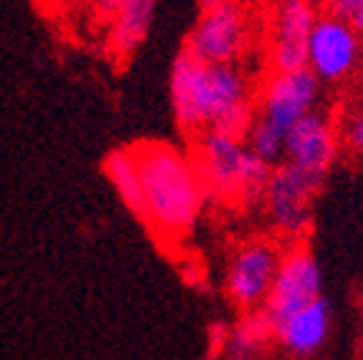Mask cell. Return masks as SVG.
I'll return each instance as SVG.
<instances>
[{"label":"cell","mask_w":363,"mask_h":360,"mask_svg":"<svg viewBox=\"0 0 363 360\" xmlns=\"http://www.w3.org/2000/svg\"><path fill=\"white\" fill-rule=\"evenodd\" d=\"M169 101L179 129L242 136L255 118V91L242 63H204L182 48L169 71Z\"/></svg>","instance_id":"1"},{"label":"cell","mask_w":363,"mask_h":360,"mask_svg":"<svg viewBox=\"0 0 363 360\" xmlns=\"http://www.w3.org/2000/svg\"><path fill=\"white\" fill-rule=\"evenodd\" d=\"M131 152L142 176V222L159 242H182L194 230L207 202L194 157L164 141H139Z\"/></svg>","instance_id":"2"},{"label":"cell","mask_w":363,"mask_h":360,"mask_svg":"<svg viewBox=\"0 0 363 360\" xmlns=\"http://www.w3.org/2000/svg\"><path fill=\"white\" fill-rule=\"evenodd\" d=\"M252 45V21L242 3L204 8L187 35V48L204 63H240Z\"/></svg>","instance_id":"3"},{"label":"cell","mask_w":363,"mask_h":360,"mask_svg":"<svg viewBox=\"0 0 363 360\" xmlns=\"http://www.w3.org/2000/svg\"><path fill=\"white\" fill-rule=\"evenodd\" d=\"M361 33L351 23L333 13H318L308 38L306 68L320 81V86L343 84L361 66Z\"/></svg>","instance_id":"4"},{"label":"cell","mask_w":363,"mask_h":360,"mask_svg":"<svg viewBox=\"0 0 363 360\" xmlns=\"http://www.w3.org/2000/svg\"><path fill=\"white\" fill-rule=\"evenodd\" d=\"M320 184L323 181L313 179L293 164H275L260 202L270 225L288 240H301L311 225L313 197Z\"/></svg>","instance_id":"5"},{"label":"cell","mask_w":363,"mask_h":360,"mask_svg":"<svg viewBox=\"0 0 363 360\" xmlns=\"http://www.w3.org/2000/svg\"><path fill=\"white\" fill-rule=\"evenodd\" d=\"M247 154L250 149L242 136L217 129H207L197 134L192 157L199 174H202L207 197L225 204H240Z\"/></svg>","instance_id":"6"},{"label":"cell","mask_w":363,"mask_h":360,"mask_svg":"<svg viewBox=\"0 0 363 360\" xmlns=\"http://www.w3.org/2000/svg\"><path fill=\"white\" fill-rule=\"evenodd\" d=\"M320 101V81L308 68L272 71L255 101V118L288 134L301 118L313 113Z\"/></svg>","instance_id":"7"},{"label":"cell","mask_w":363,"mask_h":360,"mask_svg":"<svg viewBox=\"0 0 363 360\" xmlns=\"http://www.w3.org/2000/svg\"><path fill=\"white\" fill-rule=\"evenodd\" d=\"M280 257L283 249L272 240H250L240 244L225 270V293L230 303L242 313L265 308Z\"/></svg>","instance_id":"8"},{"label":"cell","mask_w":363,"mask_h":360,"mask_svg":"<svg viewBox=\"0 0 363 360\" xmlns=\"http://www.w3.org/2000/svg\"><path fill=\"white\" fill-rule=\"evenodd\" d=\"M323 295V270L318 265L315 254L306 247L303 242L290 244L283 249L278 272H275V282L267 295L265 313L270 322H280L295 310L306 308L308 303L318 300Z\"/></svg>","instance_id":"9"},{"label":"cell","mask_w":363,"mask_h":360,"mask_svg":"<svg viewBox=\"0 0 363 360\" xmlns=\"http://www.w3.org/2000/svg\"><path fill=\"white\" fill-rule=\"evenodd\" d=\"M338 157V131L325 111H313L285 134L283 162L323 181Z\"/></svg>","instance_id":"10"},{"label":"cell","mask_w":363,"mask_h":360,"mask_svg":"<svg viewBox=\"0 0 363 360\" xmlns=\"http://www.w3.org/2000/svg\"><path fill=\"white\" fill-rule=\"evenodd\" d=\"M318 8L313 0H278L270 28L272 71L306 68L308 38L315 26Z\"/></svg>","instance_id":"11"},{"label":"cell","mask_w":363,"mask_h":360,"mask_svg":"<svg viewBox=\"0 0 363 360\" xmlns=\"http://www.w3.org/2000/svg\"><path fill=\"white\" fill-rule=\"evenodd\" d=\"M333 327V310L320 295L306 308L295 310L288 317L272 325L275 345L293 360H311L325 348Z\"/></svg>","instance_id":"12"},{"label":"cell","mask_w":363,"mask_h":360,"mask_svg":"<svg viewBox=\"0 0 363 360\" xmlns=\"http://www.w3.org/2000/svg\"><path fill=\"white\" fill-rule=\"evenodd\" d=\"M157 0H124L121 8L106 21V45L113 58L126 61L134 56L152 30Z\"/></svg>","instance_id":"13"},{"label":"cell","mask_w":363,"mask_h":360,"mask_svg":"<svg viewBox=\"0 0 363 360\" xmlns=\"http://www.w3.org/2000/svg\"><path fill=\"white\" fill-rule=\"evenodd\" d=\"M275 345V330L265 310H247L227 330L222 340V353L227 360H267Z\"/></svg>","instance_id":"14"},{"label":"cell","mask_w":363,"mask_h":360,"mask_svg":"<svg viewBox=\"0 0 363 360\" xmlns=\"http://www.w3.org/2000/svg\"><path fill=\"white\" fill-rule=\"evenodd\" d=\"M104 174L111 181L113 191L126 204L136 220L144 217V194H142V176H139V164L131 152V147H119L106 154L104 159Z\"/></svg>","instance_id":"15"},{"label":"cell","mask_w":363,"mask_h":360,"mask_svg":"<svg viewBox=\"0 0 363 360\" xmlns=\"http://www.w3.org/2000/svg\"><path fill=\"white\" fill-rule=\"evenodd\" d=\"M245 144L252 154H257L260 159L270 164H278L283 159L285 149V134H280L278 129L262 124L260 118H252V126L245 134Z\"/></svg>","instance_id":"16"},{"label":"cell","mask_w":363,"mask_h":360,"mask_svg":"<svg viewBox=\"0 0 363 360\" xmlns=\"http://www.w3.org/2000/svg\"><path fill=\"white\" fill-rule=\"evenodd\" d=\"M325 11L348 21L363 35V0H325Z\"/></svg>","instance_id":"17"},{"label":"cell","mask_w":363,"mask_h":360,"mask_svg":"<svg viewBox=\"0 0 363 360\" xmlns=\"http://www.w3.org/2000/svg\"><path fill=\"white\" fill-rule=\"evenodd\" d=\"M346 144L356 154L363 157V103L353 111V116L348 118L346 124Z\"/></svg>","instance_id":"18"},{"label":"cell","mask_w":363,"mask_h":360,"mask_svg":"<svg viewBox=\"0 0 363 360\" xmlns=\"http://www.w3.org/2000/svg\"><path fill=\"white\" fill-rule=\"evenodd\" d=\"M121 3H124V0H91L94 13H96V18H101V21H108V18L121 8Z\"/></svg>","instance_id":"19"},{"label":"cell","mask_w":363,"mask_h":360,"mask_svg":"<svg viewBox=\"0 0 363 360\" xmlns=\"http://www.w3.org/2000/svg\"><path fill=\"white\" fill-rule=\"evenodd\" d=\"M197 3H199V11H204V8L230 6V3H240V0H197Z\"/></svg>","instance_id":"20"},{"label":"cell","mask_w":363,"mask_h":360,"mask_svg":"<svg viewBox=\"0 0 363 360\" xmlns=\"http://www.w3.org/2000/svg\"><path fill=\"white\" fill-rule=\"evenodd\" d=\"M51 3H56L58 8H71V6H79V3H84V0H51Z\"/></svg>","instance_id":"21"},{"label":"cell","mask_w":363,"mask_h":360,"mask_svg":"<svg viewBox=\"0 0 363 360\" xmlns=\"http://www.w3.org/2000/svg\"><path fill=\"white\" fill-rule=\"evenodd\" d=\"M361 360H363V343H361Z\"/></svg>","instance_id":"22"}]
</instances>
